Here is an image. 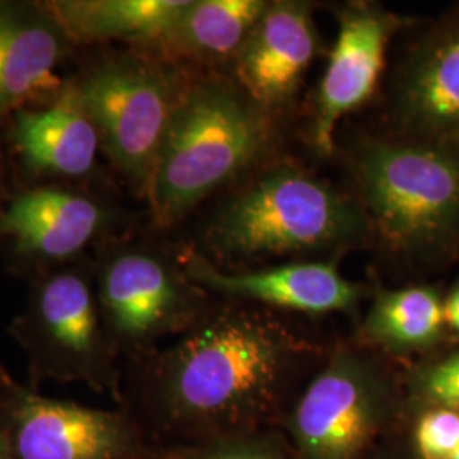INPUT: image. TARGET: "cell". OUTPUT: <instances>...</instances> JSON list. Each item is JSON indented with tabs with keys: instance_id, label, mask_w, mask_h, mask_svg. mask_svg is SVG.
I'll return each instance as SVG.
<instances>
[{
	"instance_id": "cell-1",
	"label": "cell",
	"mask_w": 459,
	"mask_h": 459,
	"mask_svg": "<svg viewBox=\"0 0 459 459\" xmlns=\"http://www.w3.org/2000/svg\"><path fill=\"white\" fill-rule=\"evenodd\" d=\"M269 113L240 83H186L148 187L155 221L178 223L255 164L271 142Z\"/></svg>"
},
{
	"instance_id": "cell-2",
	"label": "cell",
	"mask_w": 459,
	"mask_h": 459,
	"mask_svg": "<svg viewBox=\"0 0 459 459\" xmlns=\"http://www.w3.org/2000/svg\"><path fill=\"white\" fill-rule=\"evenodd\" d=\"M291 354L276 325L223 310L196 320L159 366L167 411L191 424L233 420L274 394Z\"/></svg>"
},
{
	"instance_id": "cell-3",
	"label": "cell",
	"mask_w": 459,
	"mask_h": 459,
	"mask_svg": "<svg viewBox=\"0 0 459 459\" xmlns=\"http://www.w3.org/2000/svg\"><path fill=\"white\" fill-rule=\"evenodd\" d=\"M362 208L293 165H276L238 187L204 231L223 259L307 254L354 244L368 230Z\"/></svg>"
},
{
	"instance_id": "cell-4",
	"label": "cell",
	"mask_w": 459,
	"mask_h": 459,
	"mask_svg": "<svg viewBox=\"0 0 459 459\" xmlns=\"http://www.w3.org/2000/svg\"><path fill=\"white\" fill-rule=\"evenodd\" d=\"M362 213L394 252L436 257L459 246V155L413 140H369L354 155Z\"/></svg>"
},
{
	"instance_id": "cell-5",
	"label": "cell",
	"mask_w": 459,
	"mask_h": 459,
	"mask_svg": "<svg viewBox=\"0 0 459 459\" xmlns=\"http://www.w3.org/2000/svg\"><path fill=\"white\" fill-rule=\"evenodd\" d=\"M11 335L28 356L36 381L117 392L116 351L99 308L94 261L87 255L34 276Z\"/></svg>"
},
{
	"instance_id": "cell-6",
	"label": "cell",
	"mask_w": 459,
	"mask_h": 459,
	"mask_svg": "<svg viewBox=\"0 0 459 459\" xmlns=\"http://www.w3.org/2000/svg\"><path fill=\"white\" fill-rule=\"evenodd\" d=\"M92 116L100 148L133 189L148 195L182 81L165 60L140 51L102 55L70 79Z\"/></svg>"
},
{
	"instance_id": "cell-7",
	"label": "cell",
	"mask_w": 459,
	"mask_h": 459,
	"mask_svg": "<svg viewBox=\"0 0 459 459\" xmlns=\"http://www.w3.org/2000/svg\"><path fill=\"white\" fill-rule=\"evenodd\" d=\"M99 308L109 341L138 349L196 318L199 286L164 248L109 237L96 246Z\"/></svg>"
},
{
	"instance_id": "cell-8",
	"label": "cell",
	"mask_w": 459,
	"mask_h": 459,
	"mask_svg": "<svg viewBox=\"0 0 459 459\" xmlns=\"http://www.w3.org/2000/svg\"><path fill=\"white\" fill-rule=\"evenodd\" d=\"M121 227L115 203L82 187L36 186L0 208V246L33 278L81 259L87 247L115 237Z\"/></svg>"
},
{
	"instance_id": "cell-9",
	"label": "cell",
	"mask_w": 459,
	"mask_h": 459,
	"mask_svg": "<svg viewBox=\"0 0 459 459\" xmlns=\"http://www.w3.org/2000/svg\"><path fill=\"white\" fill-rule=\"evenodd\" d=\"M0 427L11 459H126L132 446L119 413L36 394L2 364Z\"/></svg>"
},
{
	"instance_id": "cell-10",
	"label": "cell",
	"mask_w": 459,
	"mask_h": 459,
	"mask_svg": "<svg viewBox=\"0 0 459 459\" xmlns=\"http://www.w3.org/2000/svg\"><path fill=\"white\" fill-rule=\"evenodd\" d=\"M383 388L358 358L342 354L308 386L295 411V434L308 459H356L377 430Z\"/></svg>"
},
{
	"instance_id": "cell-11",
	"label": "cell",
	"mask_w": 459,
	"mask_h": 459,
	"mask_svg": "<svg viewBox=\"0 0 459 459\" xmlns=\"http://www.w3.org/2000/svg\"><path fill=\"white\" fill-rule=\"evenodd\" d=\"M400 22L373 4H352L342 11L337 39L316 92L312 133L318 150L332 152L339 121L375 92L386 49Z\"/></svg>"
},
{
	"instance_id": "cell-12",
	"label": "cell",
	"mask_w": 459,
	"mask_h": 459,
	"mask_svg": "<svg viewBox=\"0 0 459 459\" xmlns=\"http://www.w3.org/2000/svg\"><path fill=\"white\" fill-rule=\"evenodd\" d=\"M394 115L407 140L459 155V19L444 21L400 72Z\"/></svg>"
},
{
	"instance_id": "cell-13",
	"label": "cell",
	"mask_w": 459,
	"mask_h": 459,
	"mask_svg": "<svg viewBox=\"0 0 459 459\" xmlns=\"http://www.w3.org/2000/svg\"><path fill=\"white\" fill-rule=\"evenodd\" d=\"M318 48L320 38L307 2H267L235 58L238 83L273 111L295 96Z\"/></svg>"
},
{
	"instance_id": "cell-14",
	"label": "cell",
	"mask_w": 459,
	"mask_h": 459,
	"mask_svg": "<svg viewBox=\"0 0 459 459\" xmlns=\"http://www.w3.org/2000/svg\"><path fill=\"white\" fill-rule=\"evenodd\" d=\"M9 123L11 143L26 174L77 181L98 172V126L72 81L56 91L49 106L22 108Z\"/></svg>"
},
{
	"instance_id": "cell-15",
	"label": "cell",
	"mask_w": 459,
	"mask_h": 459,
	"mask_svg": "<svg viewBox=\"0 0 459 459\" xmlns=\"http://www.w3.org/2000/svg\"><path fill=\"white\" fill-rule=\"evenodd\" d=\"M184 267L199 288L303 313L344 312L361 299L359 284L330 263H296L250 273H225L187 252Z\"/></svg>"
},
{
	"instance_id": "cell-16",
	"label": "cell",
	"mask_w": 459,
	"mask_h": 459,
	"mask_svg": "<svg viewBox=\"0 0 459 459\" xmlns=\"http://www.w3.org/2000/svg\"><path fill=\"white\" fill-rule=\"evenodd\" d=\"M74 47L48 4L0 0V125L51 83Z\"/></svg>"
},
{
	"instance_id": "cell-17",
	"label": "cell",
	"mask_w": 459,
	"mask_h": 459,
	"mask_svg": "<svg viewBox=\"0 0 459 459\" xmlns=\"http://www.w3.org/2000/svg\"><path fill=\"white\" fill-rule=\"evenodd\" d=\"M189 0H55L47 2L75 45L128 41L157 45Z\"/></svg>"
},
{
	"instance_id": "cell-18",
	"label": "cell",
	"mask_w": 459,
	"mask_h": 459,
	"mask_svg": "<svg viewBox=\"0 0 459 459\" xmlns=\"http://www.w3.org/2000/svg\"><path fill=\"white\" fill-rule=\"evenodd\" d=\"M265 5L264 0H189L153 47L170 60H235Z\"/></svg>"
},
{
	"instance_id": "cell-19",
	"label": "cell",
	"mask_w": 459,
	"mask_h": 459,
	"mask_svg": "<svg viewBox=\"0 0 459 459\" xmlns=\"http://www.w3.org/2000/svg\"><path fill=\"white\" fill-rule=\"evenodd\" d=\"M444 299L437 290L411 286L377 295L366 318L368 339L396 352L426 349L443 337Z\"/></svg>"
},
{
	"instance_id": "cell-20",
	"label": "cell",
	"mask_w": 459,
	"mask_h": 459,
	"mask_svg": "<svg viewBox=\"0 0 459 459\" xmlns=\"http://www.w3.org/2000/svg\"><path fill=\"white\" fill-rule=\"evenodd\" d=\"M415 446L422 459H453L459 447V413L434 407L415 429Z\"/></svg>"
},
{
	"instance_id": "cell-21",
	"label": "cell",
	"mask_w": 459,
	"mask_h": 459,
	"mask_svg": "<svg viewBox=\"0 0 459 459\" xmlns=\"http://www.w3.org/2000/svg\"><path fill=\"white\" fill-rule=\"evenodd\" d=\"M415 388L432 407L459 413V352L422 368L415 375Z\"/></svg>"
},
{
	"instance_id": "cell-22",
	"label": "cell",
	"mask_w": 459,
	"mask_h": 459,
	"mask_svg": "<svg viewBox=\"0 0 459 459\" xmlns=\"http://www.w3.org/2000/svg\"><path fill=\"white\" fill-rule=\"evenodd\" d=\"M206 459H276L267 453L257 451V449H244V447H229V449H220L216 453H212Z\"/></svg>"
},
{
	"instance_id": "cell-23",
	"label": "cell",
	"mask_w": 459,
	"mask_h": 459,
	"mask_svg": "<svg viewBox=\"0 0 459 459\" xmlns=\"http://www.w3.org/2000/svg\"><path fill=\"white\" fill-rule=\"evenodd\" d=\"M444 316L446 325H449L459 335V282L444 299Z\"/></svg>"
},
{
	"instance_id": "cell-24",
	"label": "cell",
	"mask_w": 459,
	"mask_h": 459,
	"mask_svg": "<svg viewBox=\"0 0 459 459\" xmlns=\"http://www.w3.org/2000/svg\"><path fill=\"white\" fill-rule=\"evenodd\" d=\"M0 459H11L5 437H4V432H2V427H0Z\"/></svg>"
},
{
	"instance_id": "cell-25",
	"label": "cell",
	"mask_w": 459,
	"mask_h": 459,
	"mask_svg": "<svg viewBox=\"0 0 459 459\" xmlns=\"http://www.w3.org/2000/svg\"><path fill=\"white\" fill-rule=\"evenodd\" d=\"M453 459H459V447H458V451H456V455H455V458Z\"/></svg>"
}]
</instances>
